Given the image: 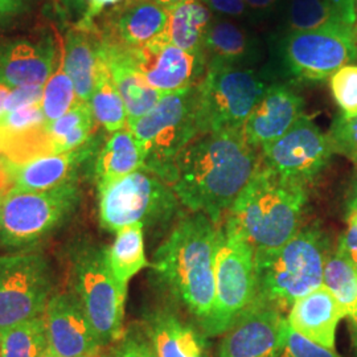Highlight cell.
<instances>
[{
    "instance_id": "6da1fadb",
    "label": "cell",
    "mask_w": 357,
    "mask_h": 357,
    "mask_svg": "<svg viewBox=\"0 0 357 357\" xmlns=\"http://www.w3.org/2000/svg\"><path fill=\"white\" fill-rule=\"evenodd\" d=\"M259 167V153L243 130L199 135L180 153L171 187L180 204L218 225Z\"/></svg>"
},
{
    "instance_id": "7a4b0ae2",
    "label": "cell",
    "mask_w": 357,
    "mask_h": 357,
    "mask_svg": "<svg viewBox=\"0 0 357 357\" xmlns=\"http://www.w3.org/2000/svg\"><path fill=\"white\" fill-rule=\"evenodd\" d=\"M217 227L203 213L183 217L153 255L159 281L202 326L216 295Z\"/></svg>"
},
{
    "instance_id": "3957f363",
    "label": "cell",
    "mask_w": 357,
    "mask_h": 357,
    "mask_svg": "<svg viewBox=\"0 0 357 357\" xmlns=\"http://www.w3.org/2000/svg\"><path fill=\"white\" fill-rule=\"evenodd\" d=\"M307 188L278 176L261 165L230 208L227 220L257 252L274 250L301 228Z\"/></svg>"
},
{
    "instance_id": "277c9868",
    "label": "cell",
    "mask_w": 357,
    "mask_h": 357,
    "mask_svg": "<svg viewBox=\"0 0 357 357\" xmlns=\"http://www.w3.org/2000/svg\"><path fill=\"white\" fill-rule=\"evenodd\" d=\"M328 255V238L317 224L299 228L278 249L255 253L252 307H273L283 312L290 310L298 299L323 286Z\"/></svg>"
},
{
    "instance_id": "5b68a950",
    "label": "cell",
    "mask_w": 357,
    "mask_h": 357,
    "mask_svg": "<svg viewBox=\"0 0 357 357\" xmlns=\"http://www.w3.org/2000/svg\"><path fill=\"white\" fill-rule=\"evenodd\" d=\"M271 70L287 85L330 79L345 65L357 63L356 26H326L274 35Z\"/></svg>"
},
{
    "instance_id": "8992f818",
    "label": "cell",
    "mask_w": 357,
    "mask_h": 357,
    "mask_svg": "<svg viewBox=\"0 0 357 357\" xmlns=\"http://www.w3.org/2000/svg\"><path fill=\"white\" fill-rule=\"evenodd\" d=\"M197 86L163 94L147 114L128 121V130L143 150V168L169 185L180 153L199 137Z\"/></svg>"
},
{
    "instance_id": "52a82bcc",
    "label": "cell",
    "mask_w": 357,
    "mask_h": 357,
    "mask_svg": "<svg viewBox=\"0 0 357 357\" xmlns=\"http://www.w3.org/2000/svg\"><path fill=\"white\" fill-rule=\"evenodd\" d=\"M199 135L243 130L248 116L268 88L255 69L208 61L199 84Z\"/></svg>"
},
{
    "instance_id": "ba28073f",
    "label": "cell",
    "mask_w": 357,
    "mask_h": 357,
    "mask_svg": "<svg viewBox=\"0 0 357 357\" xmlns=\"http://www.w3.org/2000/svg\"><path fill=\"white\" fill-rule=\"evenodd\" d=\"M98 191L101 225L115 233L131 225L162 228L181 205L172 187L146 168L100 185Z\"/></svg>"
},
{
    "instance_id": "9c48e42d",
    "label": "cell",
    "mask_w": 357,
    "mask_h": 357,
    "mask_svg": "<svg viewBox=\"0 0 357 357\" xmlns=\"http://www.w3.org/2000/svg\"><path fill=\"white\" fill-rule=\"evenodd\" d=\"M73 291L79 298L102 347L118 343L125 335V301L122 287L110 268L107 249L79 246L72 255Z\"/></svg>"
},
{
    "instance_id": "30bf717a",
    "label": "cell",
    "mask_w": 357,
    "mask_h": 357,
    "mask_svg": "<svg viewBox=\"0 0 357 357\" xmlns=\"http://www.w3.org/2000/svg\"><path fill=\"white\" fill-rule=\"evenodd\" d=\"M255 295V249L228 221L217 227L216 295L202 326L217 336L229 330L252 307Z\"/></svg>"
},
{
    "instance_id": "8fae6325",
    "label": "cell",
    "mask_w": 357,
    "mask_h": 357,
    "mask_svg": "<svg viewBox=\"0 0 357 357\" xmlns=\"http://www.w3.org/2000/svg\"><path fill=\"white\" fill-rule=\"evenodd\" d=\"M79 199L76 180L47 191L11 190L1 208L0 243L23 249L38 243L75 213Z\"/></svg>"
},
{
    "instance_id": "7c38bea8",
    "label": "cell",
    "mask_w": 357,
    "mask_h": 357,
    "mask_svg": "<svg viewBox=\"0 0 357 357\" xmlns=\"http://www.w3.org/2000/svg\"><path fill=\"white\" fill-rule=\"evenodd\" d=\"M53 294V274L45 255L32 250L0 255V335L43 317Z\"/></svg>"
},
{
    "instance_id": "4fadbf2b",
    "label": "cell",
    "mask_w": 357,
    "mask_h": 357,
    "mask_svg": "<svg viewBox=\"0 0 357 357\" xmlns=\"http://www.w3.org/2000/svg\"><path fill=\"white\" fill-rule=\"evenodd\" d=\"M332 155L328 135L306 114L278 141L259 151L262 166L306 188L328 167Z\"/></svg>"
},
{
    "instance_id": "5bb4252c",
    "label": "cell",
    "mask_w": 357,
    "mask_h": 357,
    "mask_svg": "<svg viewBox=\"0 0 357 357\" xmlns=\"http://www.w3.org/2000/svg\"><path fill=\"white\" fill-rule=\"evenodd\" d=\"M125 50L130 63L146 82L162 94L196 86L204 78L208 65L205 53L183 51L162 36Z\"/></svg>"
},
{
    "instance_id": "9a60e30c",
    "label": "cell",
    "mask_w": 357,
    "mask_h": 357,
    "mask_svg": "<svg viewBox=\"0 0 357 357\" xmlns=\"http://www.w3.org/2000/svg\"><path fill=\"white\" fill-rule=\"evenodd\" d=\"M289 321L273 307H250L228 331L218 357H280Z\"/></svg>"
},
{
    "instance_id": "2e32d148",
    "label": "cell",
    "mask_w": 357,
    "mask_h": 357,
    "mask_svg": "<svg viewBox=\"0 0 357 357\" xmlns=\"http://www.w3.org/2000/svg\"><path fill=\"white\" fill-rule=\"evenodd\" d=\"M44 319L50 348L57 356H88L102 351V345L75 291L53 294L45 308Z\"/></svg>"
},
{
    "instance_id": "e0dca14e",
    "label": "cell",
    "mask_w": 357,
    "mask_h": 357,
    "mask_svg": "<svg viewBox=\"0 0 357 357\" xmlns=\"http://www.w3.org/2000/svg\"><path fill=\"white\" fill-rule=\"evenodd\" d=\"M102 15L101 26H96L102 41L122 48L160 38L168 22V8L153 0H122Z\"/></svg>"
},
{
    "instance_id": "ac0fdd59",
    "label": "cell",
    "mask_w": 357,
    "mask_h": 357,
    "mask_svg": "<svg viewBox=\"0 0 357 357\" xmlns=\"http://www.w3.org/2000/svg\"><path fill=\"white\" fill-rule=\"evenodd\" d=\"M305 115V100L291 85L273 82L243 125V137L258 153L278 141Z\"/></svg>"
},
{
    "instance_id": "d6986e66",
    "label": "cell",
    "mask_w": 357,
    "mask_h": 357,
    "mask_svg": "<svg viewBox=\"0 0 357 357\" xmlns=\"http://www.w3.org/2000/svg\"><path fill=\"white\" fill-rule=\"evenodd\" d=\"M60 38L0 41V84L10 89L44 86L54 69Z\"/></svg>"
},
{
    "instance_id": "ffe728a7",
    "label": "cell",
    "mask_w": 357,
    "mask_h": 357,
    "mask_svg": "<svg viewBox=\"0 0 357 357\" xmlns=\"http://www.w3.org/2000/svg\"><path fill=\"white\" fill-rule=\"evenodd\" d=\"M208 61L255 69L265 56L261 38L249 24L213 15L204 38Z\"/></svg>"
},
{
    "instance_id": "44dd1931",
    "label": "cell",
    "mask_w": 357,
    "mask_h": 357,
    "mask_svg": "<svg viewBox=\"0 0 357 357\" xmlns=\"http://www.w3.org/2000/svg\"><path fill=\"white\" fill-rule=\"evenodd\" d=\"M345 318L331 291L321 286L294 303L287 321L290 328L312 343L335 352L336 330Z\"/></svg>"
},
{
    "instance_id": "7402d4cb",
    "label": "cell",
    "mask_w": 357,
    "mask_h": 357,
    "mask_svg": "<svg viewBox=\"0 0 357 357\" xmlns=\"http://www.w3.org/2000/svg\"><path fill=\"white\" fill-rule=\"evenodd\" d=\"M64 61L66 73L75 85L77 101L89 102L102 64V43L94 23H77L66 32Z\"/></svg>"
},
{
    "instance_id": "603a6c76",
    "label": "cell",
    "mask_w": 357,
    "mask_h": 357,
    "mask_svg": "<svg viewBox=\"0 0 357 357\" xmlns=\"http://www.w3.org/2000/svg\"><path fill=\"white\" fill-rule=\"evenodd\" d=\"M90 153L91 147L88 144L76 151L38 156L22 165L11 166L13 190L47 191L75 181L78 168L89 158Z\"/></svg>"
},
{
    "instance_id": "cb8c5ba5",
    "label": "cell",
    "mask_w": 357,
    "mask_h": 357,
    "mask_svg": "<svg viewBox=\"0 0 357 357\" xmlns=\"http://www.w3.org/2000/svg\"><path fill=\"white\" fill-rule=\"evenodd\" d=\"M144 332L158 357H211L202 333L168 308L153 311Z\"/></svg>"
},
{
    "instance_id": "d4e9b609",
    "label": "cell",
    "mask_w": 357,
    "mask_h": 357,
    "mask_svg": "<svg viewBox=\"0 0 357 357\" xmlns=\"http://www.w3.org/2000/svg\"><path fill=\"white\" fill-rule=\"evenodd\" d=\"M101 38V36H100ZM102 56L107 65L115 88L126 106L128 121L147 114L159 100L162 93L151 88L141 73L128 60L126 50L102 41Z\"/></svg>"
},
{
    "instance_id": "484cf974",
    "label": "cell",
    "mask_w": 357,
    "mask_h": 357,
    "mask_svg": "<svg viewBox=\"0 0 357 357\" xmlns=\"http://www.w3.org/2000/svg\"><path fill=\"white\" fill-rule=\"evenodd\" d=\"M275 35L326 26H356L354 0H287Z\"/></svg>"
},
{
    "instance_id": "4316f807",
    "label": "cell",
    "mask_w": 357,
    "mask_h": 357,
    "mask_svg": "<svg viewBox=\"0 0 357 357\" xmlns=\"http://www.w3.org/2000/svg\"><path fill=\"white\" fill-rule=\"evenodd\" d=\"M144 166L139 142L128 128L113 132L97 153L94 174L98 187L130 175Z\"/></svg>"
},
{
    "instance_id": "83f0119b",
    "label": "cell",
    "mask_w": 357,
    "mask_h": 357,
    "mask_svg": "<svg viewBox=\"0 0 357 357\" xmlns=\"http://www.w3.org/2000/svg\"><path fill=\"white\" fill-rule=\"evenodd\" d=\"M213 17L200 0H185L168 8V22L162 38L183 51L204 53V38Z\"/></svg>"
},
{
    "instance_id": "f1b7e54d",
    "label": "cell",
    "mask_w": 357,
    "mask_h": 357,
    "mask_svg": "<svg viewBox=\"0 0 357 357\" xmlns=\"http://www.w3.org/2000/svg\"><path fill=\"white\" fill-rule=\"evenodd\" d=\"M96 125L89 102L76 101L66 114L56 121L45 122L52 151L70 153L88 146Z\"/></svg>"
},
{
    "instance_id": "f546056e",
    "label": "cell",
    "mask_w": 357,
    "mask_h": 357,
    "mask_svg": "<svg viewBox=\"0 0 357 357\" xmlns=\"http://www.w3.org/2000/svg\"><path fill=\"white\" fill-rule=\"evenodd\" d=\"M107 258L116 281L128 289L130 280L149 266L144 253V228L131 225L118 230L114 243L107 249Z\"/></svg>"
},
{
    "instance_id": "4dcf8cb0",
    "label": "cell",
    "mask_w": 357,
    "mask_h": 357,
    "mask_svg": "<svg viewBox=\"0 0 357 357\" xmlns=\"http://www.w3.org/2000/svg\"><path fill=\"white\" fill-rule=\"evenodd\" d=\"M89 105L96 123L102 126L107 132L113 134L128 128L126 106L115 88L103 56L97 85L91 94Z\"/></svg>"
},
{
    "instance_id": "1f68e13d",
    "label": "cell",
    "mask_w": 357,
    "mask_h": 357,
    "mask_svg": "<svg viewBox=\"0 0 357 357\" xmlns=\"http://www.w3.org/2000/svg\"><path fill=\"white\" fill-rule=\"evenodd\" d=\"M323 286L331 291L345 318L357 328V271L342 255L330 253L323 275Z\"/></svg>"
},
{
    "instance_id": "d6a6232c",
    "label": "cell",
    "mask_w": 357,
    "mask_h": 357,
    "mask_svg": "<svg viewBox=\"0 0 357 357\" xmlns=\"http://www.w3.org/2000/svg\"><path fill=\"white\" fill-rule=\"evenodd\" d=\"M76 101V90L73 81L65 69L64 40L60 38L56 65L43 88V97L40 102L45 122L56 121L66 114Z\"/></svg>"
},
{
    "instance_id": "836d02e7",
    "label": "cell",
    "mask_w": 357,
    "mask_h": 357,
    "mask_svg": "<svg viewBox=\"0 0 357 357\" xmlns=\"http://www.w3.org/2000/svg\"><path fill=\"white\" fill-rule=\"evenodd\" d=\"M48 348L44 315L20 323L0 335V357H43Z\"/></svg>"
},
{
    "instance_id": "e575fe53",
    "label": "cell",
    "mask_w": 357,
    "mask_h": 357,
    "mask_svg": "<svg viewBox=\"0 0 357 357\" xmlns=\"http://www.w3.org/2000/svg\"><path fill=\"white\" fill-rule=\"evenodd\" d=\"M333 100L345 116L357 115V64H348L330 78Z\"/></svg>"
},
{
    "instance_id": "d590c367",
    "label": "cell",
    "mask_w": 357,
    "mask_h": 357,
    "mask_svg": "<svg viewBox=\"0 0 357 357\" xmlns=\"http://www.w3.org/2000/svg\"><path fill=\"white\" fill-rule=\"evenodd\" d=\"M333 153L343 155L357 168V115L345 116L339 113L327 132Z\"/></svg>"
},
{
    "instance_id": "8d00e7d4",
    "label": "cell",
    "mask_w": 357,
    "mask_h": 357,
    "mask_svg": "<svg viewBox=\"0 0 357 357\" xmlns=\"http://www.w3.org/2000/svg\"><path fill=\"white\" fill-rule=\"evenodd\" d=\"M280 357H340L336 352L312 343L293 328L287 330L284 345Z\"/></svg>"
},
{
    "instance_id": "74e56055",
    "label": "cell",
    "mask_w": 357,
    "mask_h": 357,
    "mask_svg": "<svg viewBox=\"0 0 357 357\" xmlns=\"http://www.w3.org/2000/svg\"><path fill=\"white\" fill-rule=\"evenodd\" d=\"M112 357H158L146 332L131 330L125 332L116 343Z\"/></svg>"
},
{
    "instance_id": "f35d334b",
    "label": "cell",
    "mask_w": 357,
    "mask_h": 357,
    "mask_svg": "<svg viewBox=\"0 0 357 357\" xmlns=\"http://www.w3.org/2000/svg\"><path fill=\"white\" fill-rule=\"evenodd\" d=\"M205 7L216 16H222L255 26V16L243 0H200Z\"/></svg>"
},
{
    "instance_id": "ab89813d",
    "label": "cell",
    "mask_w": 357,
    "mask_h": 357,
    "mask_svg": "<svg viewBox=\"0 0 357 357\" xmlns=\"http://www.w3.org/2000/svg\"><path fill=\"white\" fill-rule=\"evenodd\" d=\"M255 16V23L280 19L287 0H243Z\"/></svg>"
},
{
    "instance_id": "60d3db41",
    "label": "cell",
    "mask_w": 357,
    "mask_h": 357,
    "mask_svg": "<svg viewBox=\"0 0 357 357\" xmlns=\"http://www.w3.org/2000/svg\"><path fill=\"white\" fill-rule=\"evenodd\" d=\"M43 88L44 86H24L11 89L6 105V110H13L28 105L41 102Z\"/></svg>"
},
{
    "instance_id": "b9f144b4",
    "label": "cell",
    "mask_w": 357,
    "mask_h": 357,
    "mask_svg": "<svg viewBox=\"0 0 357 357\" xmlns=\"http://www.w3.org/2000/svg\"><path fill=\"white\" fill-rule=\"evenodd\" d=\"M336 253L345 258L357 271V228L348 225L344 233L339 238Z\"/></svg>"
},
{
    "instance_id": "7bdbcfd3",
    "label": "cell",
    "mask_w": 357,
    "mask_h": 357,
    "mask_svg": "<svg viewBox=\"0 0 357 357\" xmlns=\"http://www.w3.org/2000/svg\"><path fill=\"white\" fill-rule=\"evenodd\" d=\"M22 10V0H0V22L10 20Z\"/></svg>"
},
{
    "instance_id": "ee69618b",
    "label": "cell",
    "mask_w": 357,
    "mask_h": 357,
    "mask_svg": "<svg viewBox=\"0 0 357 357\" xmlns=\"http://www.w3.org/2000/svg\"><path fill=\"white\" fill-rule=\"evenodd\" d=\"M13 176L10 167L0 158V195H7L13 190Z\"/></svg>"
},
{
    "instance_id": "f6af8a7d",
    "label": "cell",
    "mask_w": 357,
    "mask_h": 357,
    "mask_svg": "<svg viewBox=\"0 0 357 357\" xmlns=\"http://www.w3.org/2000/svg\"><path fill=\"white\" fill-rule=\"evenodd\" d=\"M345 206H347V213L357 211V168L354 176L351 178L349 187H348Z\"/></svg>"
},
{
    "instance_id": "bcb514c9",
    "label": "cell",
    "mask_w": 357,
    "mask_h": 357,
    "mask_svg": "<svg viewBox=\"0 0 357 357\" xmlns=\"http://www.w3.org/2000/svg\"><path fill=\"white\" fill-rule=\"evenodd\" d=\"M61 3L64 4L65 8L76 16H81V19L84 17V15L88 10V3L89 0H61Z\"/></svg>"
},
{
    "instance_id": "7dc6e473",
    "label": "cell",
    "mask_w": 357,
    "mask_h": 357,
    "mask_svg": "<svg viewBox=\"0 0 357 357\" xmlns=\"http://www.w3.org/2000/svg\"><path fill=\"white\" fill-rule=\"evenodd\" d=\"M10 93H11V89L8 86H4L0 84V114H3L6 112V105H7Z\"/></svg>"
},
{
    "instance_id": "c3c4849f",
    "label": "cell",
    "mask_w": 357,
    "mask_h": 357,
    "mask_svg": "<svg viewBox=\"0 0 357 357\" xmlns=\"http://www.w3.org/2000/svg\"><path fill=\"white\" fill-rule=\"evenodd\" d=\"M153 1H156V3H159V4H162V6H165L167 8H169V7H172V6H176L178 3L185 1V0H153Z\"/></svg>"
},
{
    "instance_id": "681fc988",
    "label": "cell",
    "mask_w": 357,
    "mask_h": 357,
    "mask_svg": "<svg viewBox=\"0 0 357 357\" xmlns=\"http://www.w3.org/2000/svg\"><path fill=\"white\" fill-rule=\"evenodd\" d=\"M347 220H348V225H354V227L357 228V211L348 213L347 215Z\"/></svg>"
},
{
    "instance_id": "f907efd6",
    "label": "cell",
    "mask_w": 357,
    "mask_h": 357,
    "mask_svg": "<svg viewBox=\"0 0 357 357\" xmlns=\"http://www.w3.org/2000/svg\"><path fill=\"white\" fill-rule=\"evenodd\" d=\"M81 357H112V355H105V354H102V351H100V352H97V354H93V355H88V356Z\"/></svg>"
},
{
    "instance_id": "816d5d0a",
    "label": "cell",
    "mask_w": 357,
    "mask_h": 357,
    "mask_svg": "<svg viewBox=\"0 0 357 357\" xmlns=\"http://www.w3.org/2000/svg\"><path fill=\"white\" fill-rule=\"evenodd\" d=\"M43 357H59L53 351H52L51 348H48V351L44 354V356Z\"/></svg>"
},
{
    "instance_id": "f5cc1de1",
    "label": "cell",
    "mask_w": 357,
    "mask_h": 357,
    "mask_svg": "<svg viewBox=\"0 0 357 357\" xmlns=\"http://www.w3.org/2000/svg\"><path fill=\"white\" fill-rule=\"evenodd\" d=\"M4 197H6V195H0V216H1V208H3V203H4Z\"/></svg>"
},
{
    "instance_id": "db71d44e",
    "label": "cell",
    "mask_w": 357,
    "mask_h": 357,
    "mask_svg": "<svg viewBox=\"0 0 357 357\" xmlns=\"http://www.w3.org/2000/svg\"><path fill=\"white\" fill-rule=\"evenodd\" d=\"M355 1V11H356V19H357V0H354ZM357 24V23H356Z\"/></svg>"
},
{
    "instance_id": "11a10c76",
    "label": "cell",
    "mask_w": 357,
    "mask_h": 357,
    "mask_svg": "<svg viewBox=\"0 0 357 357\" xmlns=\"http://www.w3.org/2000/svg\"><path fill=\"white\" fill-rule=\"evenodd\" d=\"M356 33H357V24H356Z\"/></svg>"
}]
</instances>
